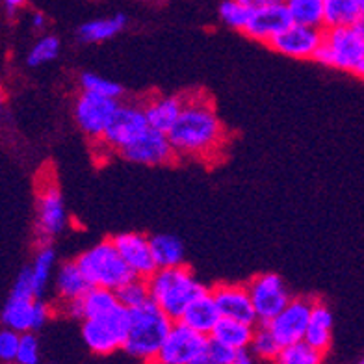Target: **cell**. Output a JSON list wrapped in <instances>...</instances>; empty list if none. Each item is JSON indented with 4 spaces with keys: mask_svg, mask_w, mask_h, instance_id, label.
I'll return each instance as SVG.
<instances>
[{
    "mask_svg": "<svg viewBox=\"0 0 364 364\" xmlns=\"http://www.w3.org/2000/svg\"><path fill=\"white\" fill-rule=\"evenodd\" d=\"M177 159L212 162L227 145V129L206 93H186L181 117L168 132Z\"/></svg>",
    "mask_w": 364,
    "mask_h": 364,
    "instance_id": "cell-1",
    "label": "cell"
},
{
    "mask_svg": "<svg viewBox=\"0 0 364 364\" xmlns=\"http://www.w3.org/2000/svg\"><path fill=\"white\" fill-rule=\"evenodd\" d=\"M151 301L168 314L173 321H178L197 297L208 292L196 273L184 266L159 268L147 279Z\"/></svg>",
    "mask_w": 364,
    "mask_h": 364,
    "instance_id": "cell-2",
    "label": "cell"
},
{
    "mask_svg": "<svg viewBox=\"0 0 364 364\" xmlns=\"http://www.w3.org/2000/svg\"><path fill=\"white\" fill-rule=\"evenodd\" d=\"M175 321L164 314L153 301L129 311V333L123 350L132 359L147 364L154 359L162 348L166 336L169 335Z\"/></svg>",
    "mask_w": 364,
    "mask_h": 364,
    "instance_id": "cell-3",
    "label": "cell"
},
{
    "mask_svg": "<svg viewBox=\"0 0 364 364\" xmlns=\"http://www.w3.org/2000/svg\"><path fill=\"white\" fill-rule=\"evenodd\" d=\"M77 264L90 287L108 288L114 292L134 277L112 240H102L78 255Z\"/></svg>",
    "mask_w": 364,
    "mask_h": 364,
    "instance_id": "cell-4",
    "label": "cell"
},
{
    "mask_svg": "<svg viewBox=\"0 0 364 364\" xmlns=\"http://www.w3.org/2000/svg\"><path fill=\"white\" fill-rule=\"evenodd\" d=\"M364 60V36L357 26L323 28V39L314 62L336 71L355 73Z\"/></svg>",
    "mask_w": 364,
    "mask_h": 364,
    "instance_id": "cell-5",
    "label": "cell"
},
{
    "mask_svg": "<svg viewBox=\"0 0 364 364\" xmlns=\"http://www.w3.org/2000/svg\"><path fill=\"white\" fill-rule=\"evenodd\" d=\"M129 333V309L123 305L102 316L82 321V341L95 355H112L123 350Z\"/></svg>",
    "mask_w": 364,
    "mask_h": 364,
    "instance_id": "cell-6",
    "label": "cell"
},
{
    "mask_svg": "<svg viewBox=\"0 0 364 364\" xmlns=\"http://www.w3.org/2000/svg\"><path fill=\"white\" fill-rule=\"evenodd\" d=\"M68 208L62 190L54 177L39 178L38 199H36V235L39 244L50 242L68 229Z\"/></svg>",
    "mask_w": 364,
    "mask_h": 364,
    "instance_id": "cell-7",
    "label": "cell"
},
{
    "mask_svg": "<svg viewBox=\"0 0 364 364\" xmlns=\"http://www.w3.org/2000/svg\"><path fill=\"white\" fill-rule=\"evenodd\" d=\"M251 301H253L255 314L259 323H269L279 312L287 307L292 294L281 275L273 272L259 273L247 283Z\"/></svg>",
    "mask_w": 364,
    "mask_h": 364,
    "instance_id": "cell-8",
    "label": "cell"
},
{
    "mask_svg": "<svg viewBox=\"0 0 364 364\" xmlns=\"http://www.w3.org/2000/svg\"><path fill=\"white\" fill-rule=\"evenodd\" d=\"M208 336L175 321L162 348L147 364H192L206 353Z\"/></svg>",
    "mask_w": 364,
    "mask_h": 364,
    "instance_id": "cell-9",
    "label": "cell"
},
{
    "mask_svg": "<svg viewBox=\"0 0 364 364\" xmlns=\"http://www.w3.org/2000/svg\"><path fill=\"white\" fill-rule=\"evenodd\" d=\"M149 129L151 125H149L141 102H119L114 119L99 145L119 154Z\"/></svg>",
    "mask_w": 364,
    "mask_h": 364,
    "instance_id": "cell-10",
    "label": "cell"
},
{
    "mask_svg": "<svg viewBox=\"0 0 364 364\" xmlns=\"http://www.w3.org/2000/svg\"><path fill=\"white\" fill-rule=\"evenodd\" d=\"M119 102L121 101L93 95V93H84V91L78 93L75 99V106H73L78 129L99 145L114 119Z\"/></svg>",
    "mask_w": 364,
    "mask_h": 364,
    "instance_id": "cell-11",
    "label": "cell"
},
{
    "mask_svg": "<svg viewBox=\"0 0 364 364\" xmlns=\"http://www.w3.org/2000/svg\"><path fill=\"white\" fill-rule=\"evenodd\" d=\"M53 305H48L41 297H23L10 294L0 312V323L2 327L17 331L21 335L34 333L53 318Z\"/></svg>",
    "mask_w": 364,
    "mask_h": 364,
    "instance_id": "cell-12",
    "label": "cell"
},
{
    "mask_svg": "<svg viewBox=\"0 0 364 364\" xmlns=\"http://www.w3.org/2000/svg\"><path fill=\"white\" fill-rule=\"evenodd\" d=\"M314 301L316 299L307 296L292 297L287 307L279 312L269 323H266L268 329L273 333V336L277 338L279 344L288 346L305 338Z\"/></svg>",
    "mask_w": 364,
    "mask_h": 364,
    "instance_id": "cell-13",
    "label": "cell"
},
{
    "mask_svg": "<svg viewBox=\"0 0 364 364\" xmlns=\"http://www.w3.org/2000/svg\"><path fill=\"white\" fill-rule=\"evenodd\" d=\"M125 160L139 166H168V164L177 160V154L173 151V145L169 141L168 134H164L160 130L149 129L144 134L136 138L129 147H125L119 153Z\"/></svg>",
    "mask_w": 364,
    "mask_h": 364,
    "instance_id": "cell-14",
    "label": "cell"
},
{
    "mask_svg": "<svg viewBox=\"0 0 364 364\" xmlns=\"http://www.w3.org/2000/svg\"><path fill=\"white\" fill-rule=\"evenodd\" d=\"M321 39H323V28H311L292 23L268 47L292 60H314L321 47Z\"/></svg>",
    "mask_w": 364,
    "mask_h": 364,
    "instance_id": "cell-15",
    "label": "cell"
},
{
    "mask_svg": "<svg viewBox=\"0 0 364 364\" xmlns=\"http://www.w3.org/2000/svg\"><path fill=\"white\" fill-rule=\"evenodd\" d=\"M290 24H292V19L288 14L287 2L273 0L272 4L251 11L250 23L245 26L244 34L259 43L269 45Z\"/></svg>",
    "mask_w": 364,
    "mask_h": 364,
    "instance_id": "cell-16",
    "label": "cell"
},
{
    "mask_svg": "<svg viewBox=\"0 0 364 364\" xmlns=\"http://www.w3.org/2000/svg\"><path fill=\"white\" fill-rule=\"evenodd\" d=\"M112 242L134 277L149 279L159 269L154 262L149 236L139 235V232H121V235L114 236Z\"/></svg>",
    "mask_w": 364,
    "mask_h": 364,
    "instance_id": "cell-17",
    "label": "cell"
},
{
    "mask_svg": "<svg viewBox=\"0 0 364 364\" xmlns=\"http://www.w3.org/2000/svg\"><path fill=\"white\" fill-rule=\"evenodd\" d=\"M210 294L214 297V301H216L221 318L245 321V323H253V326L259 323L247 284L221 283L212 288Z\"/></svg>",
    "mask_w": 364,
    "mask_h": 364,
    "instance_id": "cell-18",
    "label": "cell"
},
{
    "mask_svg": "<svg viewBox=\"0 0 364 364\" xmlns=\"http://www.w3.org/2000/svg\"><path fill=\"white\" fill-rule=\"evenodd\" d=\"M117 307H121L119 299H117V292L99 287H90V290L82 297L75 299V301L58 305L60 312H63L65 316L82 321L87 320V318L102 316L106 312L115 311Z\"/></svg>",
    "mask_w": 364,
    "mask_h": 364,
    "instance_id": "cell-19",
    "label": "cell"
},
{
    "mask_svg": "<svg viewBox=\"0 0 364 364\" xmlns=\"http://www.w3.org/2000/svg\"><path fill=\"white\" fill-rule=\"evenodd\" d=\"M184 102H186V93L184 95H153L141 105H144L151 129L168 134L181 117Z\"/></svg>",
    "mask_w": 364,
    "mask_h": 364,
    "instance_id": "cell-20",
    "label": "cell"
},
{
    "mask_svg": "<svg viewBox=\"0 0 364 364\" xmlns=\"http://www.w3.org/2000/svg\"><path fill=\"white\" fill-rule=\"evenodd\" d=\"M221 320V314L216 307V301L212 297L210 290L199 296L190 307L184 311L182 318L178 321L184 323L190 329L197 331L205 336H210L214 327L218 326V321Z\"/></svg>",
    "mask_w": 364,
    "mask_h": 364,
    "instance_id": "cell-21",
    "label": "cell"
},
{
    "mask_svg": "<svg viewBox=\"0 0 364 364\" xmlns=\"http://www.w3.org/2000/svg\"><path fill=\"white\" fill-rule=\"evenodd\" d=\"M333 326H335V320H333L331 309L323 301L316 299L303 341L311 344L312 348H316L321 353H327L331 348V342H333Z\"/></svg>",
    "mask_w": 364,
    "mask_h": 364,
    "instance_id": "cell-22",
    "label": "cell"
},
{
    "mask_svg": "<svg viewBox=\"0 0 364 364\" xmlns=\"http://www.w3.org/2000/svg\"><path fill=\"white\" fill-rule=\"evenodd\" d=\"M90 290V283L84 277V273L78 268L77 260L63 262L54 277V292H56L58 305L68 301H75Z\"/></svg>",
    "mask_w": 364,
    "mask_h": 364,
    "instance_id": "cell-23",
    "label": "cell"
},
{
    "mask_svg": "<svg viewBox=\"0 0 364 364\" xmlns=\"http://www.w3.org/2000/svg\"><path fill=\"white\" fill-rule=\"evenodd\" d=\"M255 329H257V326H253V323H245V321L221 318L208 338L229 346L230 350L238 351V353H245V351H250Z\"/></svg>",
    "mask_w": 364,
    "mask_h": 364,
    "instance_id": "cell-24",
    "label": "cell"
},
{
    "mask_svg": "<svg viewBox=\"0 0 364 364\" xmlns=\"http://www.w3.org/2000/svg\"><path fill=\"white\" fill-rule=\"evenodd\" d=\"M127 15L115 14L112 17H101V19H93L84 23L78 28L77 38L80 43L86 45H95V43H105L110 41L115 36H119L123 30L127 28Z\"/></svg>",
    "mask_w": 364,
    "mask_h": 364,
    "instance_id": "cell-25",
    "label": "cell"
},
{
    "mask_svg": "<svg viewBox=\"0 0 364 364\" xmlns=\"http://www.w3.org/2000/svg\"><path fill=\"white\" fill-rule=\"evenodd\" d=\"M363 17L359 0H323V28L357 26Z\"/></svg>",
    "mask_w": 364,
    "mask_h": 364,
    "instance_id": "cell-26",
    "label": "cell"
},
{
    "mask_svg": "<svg viewBox=\"0 0 364 364\" xmlns=\"http://www.w3.org/2000/svg\"><path fill=\"white\" fill-rule=\"evenodd\" d=\"M151 250H153L156 268H175L184 266L186 260V247L182 240L173 235L151 236Z\"/></svg>",
    "mask_w": 364,
    "mask_h": 364,
    "instance_id": "cell-27",
    "label": "cell"
},
{
    "mask_svg": "<svg viewBox=\"0 0 364 364\" xmlns=\"http://www.w3.org/2000/svg\"><path fill=\"white\" fill-rule=\"evenodd\" d=\"M54 266H56V251L50 245V242L39 244L36 257L30 264V275H32V283H34L36 294L41 297L48 287V281L53 277Z\"/></svg>",
    "mask_w": 364,
    "mask_h": 364,
    "instance_id": "cell-28",
    "label": "cell"
},
{
    "mask_svg": "<svg viewBox=\"0 0 364 364\" xmlns=\"http://www.w3.org/2000/svg\"><path fill=\"white\" fill-rule=\"evenodd\" d=\"M294 24L323 28V0H287Z\"/></svg>",
    "mask_w": 364,
    "mask_h": 364,
    "instance_id": "cell-29",
    "label": "cell"
},
{
    "mask_svg": "<svg viewBox=\"0 0 364 364\" xmlns=\"http://www.w3.org/2000/svg\"><path fill=\"white\" fill-rule=\"evenodd\" d=\"M326 353L318 351L305 341L294 342L281 348L272 364H323Z\"/></svg>",
    "mask_w": 364,
    "mask_h": 364,
    "instance_id": "cell-30",
    "label": "cell"
},
{
    "mask_svg": "<svg viewBox=\"0 0 364 364\" xmlns=\"http://www.w3.org/2000/svg\"><path fill=\"white\" fill-rule=\"evenodd\" d=\"M283 346L279 344L277 338L273 336L272 331L268 329V326H264V323H259L257 329H255L253 341H251L250 351L247 353L251 357H255L257 360H264V363H273L275 357L279 355Z\"/></svg>",
    "mask_w": 364,
    "mask_h": 364,
    "instance_id": "cell-31",
    "label": "cell"
},
{
    "mask_svg": "<svg viewBox=\"0 0 364 364\" xmlns=\"http://www.w3.org/2000/svg\"><path fill=\"white\" fill-rule=\"evenodd\" d=\"M78 86H80L84 93H93V95L114 99V101H119L121 97H123L121 84L110 80V78L101 77L97 73H82L80 78H78Z\"/></svg>",
    "mask_w": 364,
    "mask_h": 364,
    "instance_id": "cell-32",
    "label": "cell"
},
{
    "mask_svg": "<svg viewBox=\"0 0 364 364\" xmlns=\"http://www.w3.org/2000/svg\"><path fill=\"white\" fill-rule=\"evenodd\" d=\"M218 15H220V21L225 24L227 28L244 34L245 26L250 23L251 10L242 0H223L220 4Z\"/></svg>",
    "mask_w": 364,
    "mask_h": 364,
    "instance_id": "cell-33",
    "label": "cell"
},
{
    "mask_svg": "<svg viewBox=\"0 0 364 364\" xmlns=\"http://www.w3.org/2000/svg\"><path fill=\"white\" fill-rule=\"evenodd\" d=\"M60 48H62V43H60V39H58L56 36H41V38L32 45L28 54H26V63H28V68H41L45 63L56 60L58 54H60Z\"/></svg>",
    "mask_w": 364,
    "mask_h": 364,
    "instance_id": "cell-34",
    "label": "cell"
},
{
    "mask_svg": "<svg viewBox=\"0 0 364 364\" xmlns=\"http://www.w3.org/2000/svg\"><path fill=\"white\" fill-rule=\"evenodd\" d=\"M117 299L125 309H136L145 305L147 301H151V294H149L147 279L132 277L129 283H125L123 287L117 290Z\"/></svg>",
    "mask_w": 364,
    "mask_h": 364,
    "instance_id": "cell-35",
    "label": "cell"
},
{
    "mask_svg": "<svg viewBox=\"0 0 364 364\" xmlns=\"http://www.w3.org/2000/svg\"><path fill=\"white\" fill-rule=\"evenodd\" d=\"M39 360H41V348H39V341L34 333L21 335L15 364H39Z\"/></svg>",
    "mask_w": 364,
    "mask_h": 364,
    "instance_id": "cell-36",
    "label": "cell"
},
{
    "mask_svg": "<svg viewBox=\"0 0 364 364\" xmlns=\"http://www.w3.org/2000/svg\"><path fill=\"white\" fill-rule=\"evenodd\" d=\"M21 333L8 327L0 329V363L11 364L17 359V351H19Z\"/></svg>",
    "mask_w": 364,
    "mask_h": 364,
    "instance_id": "cell-37",
    "label": "cell"
},
{
    "mask_svg": "<svg viewBox=\"0 0 364 364\" xmlns=\"http://www.w3.org/2000/svg\"><path fill=\"white\" fill-rule=\"evenodd\" d=\"M206 355H208L216 364H232L240 357L238 351L230 350L229 346L221 344V342L218 341H212V338H208Z\"/></svg>",
    "mask_w": 364,
    "mask_h": 364,
    "instance_id": "cell-38",
    "label": "cell"
},
{
    "mask_svg": "<svg viewBox=\"0 0 364 364\" xmlns=\"http://www.w3.org/2000/svg\"><path fill=\"white\" fill-rule=\"evenodd\" d=\"M2 2H4V8L10 17H14L17 11L23 10L24 6H26V0H2Z\"/></svg>",
    "mask_w": 364,
    "mask_h": 364,
    "instance_id": "cell-39",
    "label": "cell"
},
{
    "mask_svg": "<svg viewBox=\"0 0 364 364\" xmlns=\"http://www.w3.org/2000/svg\"><path fill=\"white\" fill-rule=\"evenodd\" d=\"M30 23H32V28L38 30V32H43V30L47 28V17H45L41 11H36V14H32V19H30Z\"/></svg>",
    "mask_w": 364,
    "mask_h": 364,
    "instance_id": "cell-40",
    "label": "cell"
},
{
    "mask_svg": "<svg viewBox=\"0 0 364 364\" xmlns=\"http://www.w3.org/2000/svg\"><path fill=\"white\" fill-rule=\"evenodd\" d=\"M242 2H244V4L253 11V10H259V8H264V6L272 4L273 0H242Z\"/></svg>",
    "mask_w": 364,
    "mask_h": 364,
    "instance_id": "cell-41",
    "label": "cell"
},
{
    "mask_svg": "<svg viewBox=\"0 0 364 364\" xmlns=\"http://www.w3.org/2000/svg\"><path fill=\"white\" fill-rule=\"evenodd\" d=\"M232 364H257V359L251 357V355L245 351V353H240V357Z\"/></svg>",
    "mask_w": 364,
    "mask_h": 364,
    "instance_id": "cell-42",
    "label": "cell"
},
{
    "mask_svg": "<svg viewBox=\"0 0 364 364\" xmlns=\"http://www.w3.org/2000/svg\"><path fill=\"white\" fill-rule=\"evenodd\" d=\"M192 364H216V363H214V360H212L210 359V357H208V355H203V357H199V359H197V360H193V363Z\"/></svg>",
    "mask_w": 364,
    "mask_h": 364,
    "instance_id": "cell-43",
    "label": "cell"
},
{
    "mask_svg": "<svg viewBox=\"0 0 364 364\" xmlns=\"http://www.w3.org/2000/svg\"><path fill=\"white\" fill-rule=\"evenodd\" d=\"M355 75H357V77H359L360 80H364V60H363V63H360L359 68H357V71H355Z\"/></svg>",
    "mask_w": 364,
    "mask_h": 364,
    "instance_id": "cell-44",
    "label": "cell"
},
{
    "mask_svg": "<svg viewBox=\"0 0 364 364\" xmlns=\"http://www.w3.org/2000/svg\"><path fill=\"white\" fill-rule=\"evenodd\" d=\"M2 110H4V95H2V91H0V115H2Z\"/></svg>",
    "mask_w": 364,
    "mask_h": 364,
    "instance_id": "cell-45",
    "label": "cell"
},
{
    "mask_svg": "<svg viewBox=\"0 0 364 364\" xmlns=\"http://www.w3.org/2000/svg\"><path fill=\"white\" fill-rule=\"evenodd\" d=\"M357 28H359V30H360V34L364 36V17L359 21V24H357Z\"/></svg>",
    "mask_w": 364,
    "mask_h": 364,
    "instance_id": "cell-46",
    "label": "cell"
},
{
    "mask_svg": "<svg viewBox=\"0 0 364 364\" xmlns=\"http://www.w3.org/2000/svg\"><path fill=\"white\" fill-rule=\"evenodd\" d=\"M359 6H360V11H363L364 15V0H359Z\"/></svg>",
    "mask_w": 364,
    "mask_h": 364,
    "instance_id": "cell-47",
    "label": "cell"
},
{
    "mask_svg": "<svg viewBox=\"0 0 364 364\" xmlns=\"http://www.w3.org/2000/svg\"><path fill=\"white\" fill-rule=\"evenodd\" d=\"M355 364H364V359H360V360H357V363Z\"/></svg>",
    "mask_w": 364,
    "mask_h": 364,
    "instance_id": "cell-48",
    "label": "cell"
},
{
    "mask_svg": "<svg viewBox=\"0 0 364 364\" xmlns=\"http://www.w3.org/2000/svg\"><path fill=\"white\" fill-rule=\"evenodd\" d=\"M284 2H287V0H284Z\"/></svg>",
    "mask_w": 364,
    "mask_h": 364,
    "instance_id": "cell-49",
    "label": "cell"
}]
</instances>
